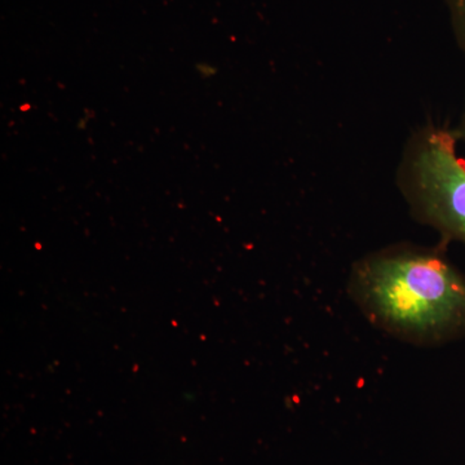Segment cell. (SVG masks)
I'll return each instance as SVG.
<instances>
[{
  "instance_id": "2",
  "label": "cell",
  "mask_w": 465,
  "mask_h": 465,
  "mask_svg": "<svg viewBox=\"0 0 465 465\" xmlns=\"http://www.w3.org/2000/svg\"><path fill=\"white\" fill-rule=\"evenodd\" d=\"M457 131L430 127L410 146L401 188L412 215L436 229L445 243L465 244V162Z\"/></svg>"
},
{
  "instance_id": "4",
  "label": "cell",
  "mask_w": 465,
  "mask_h": 465,
  "mask_svg": "<svg viewBox=\"0 0 465 465\" xmlns=\"http://www.w3.org/2000/svg\"><path fill=\"white\" fill-rule=\"evenodd\" d=\"M457 134H458L459 139L465 140V105H464L463 114H461L460 124H459V127L457 130Z\"/></svg>"
},
{
  "instance_id": "3",
  "label": "cell",
  "mask_w": 465,
  "mask_h": 465,
  "mask_svg": "<svg viewBox=\"0 0 465 465\" xmlns=\"http://www.w3.org/2000/svg\"><path fill=\"white\" fill-rule=\"evenodd\" d=\"M446 5L455 39L465 54V0H446Z\"/></svg>"
},
{
  "instance_id": "1",
  "label": "cell",
  "mask_w": 465,
  "mask_h": 465,
  "mask_svg": "<svg viewBox=\"0 0 465 465\" xmlns=\"http://www.w3.org/2000/svg\"><path fill=\"white\" fill-rule=\"evenodd\" d=\"M347 292L372 326L421 348L465 338V273L442 247L396 244L351 268Z\"/></svg>"
},
{
  "instance_id": "5",
  "label": "cell",
  "mask_w": 465,
  "mask_h": 465,
  "mask_svg": "<svg viewBox=\"0 0 465 465\" xmlns=\"http://www.w3.org/2000/svg\"><path fill=\"white\" fill-rule=\"evenodd\" d=\"M198 70H200V73L203 76H211L213 74V67H207L204 65V64H202V65L198 66Z\"/></svg>"
}]
</instances>
